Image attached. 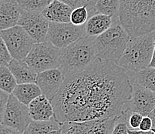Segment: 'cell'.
Here are the masks:
<instances>
[{
  "label": "cell",
  "instance_id": "1",
  "mask_svg": "<svg viewBox=\"0 0 155 134\" xmlns=\"http://www.w3.org/2000/svg\"><path fill=\"white\" fill-rule=\"evenodd\" d=\"M133 86L120 66L97 60L87 69L65 77L52 104L60 123L116 117L126 109Z\"/></svg>",
  "mask_w": 155,
  "mask_h": 134
},
{
  "label": "cell",
  "instance_id": "2",
  "mask_svg": "<svg viewBox=\"0 0 155 134\" xmlns=\"http://www.w3.org/2000/svg\"><path fill=\"white\" fill-rule=\"evenodd\" d=\"M119 19L130 36L155 32V0H120Z\"/></svg>",
  "mask_w": 155,
  "mask_h": 134
},
{
  "label": "cell",
  "instance_id": "3",
  "mask_svg": "<svg viewBox=\"0 0 155 134\" xmlns=\"http://www.w3.org/2000/svg\"><path fill=\"white\" fill-rule=\"evenodd\" d=\"M95 38L85 34L74 43L60 49V69L65 77L83 71L97 60Z\"/></svg>",
  "mask_w": 155,
  "mask_h": 134
},
{
  "label": "cell",
  "instance_id": "4",
  "mask_svg": "<svg viewBox=\"0 0 155 134\" xmlns=\"http://www.w3.org/2000/svg\"><path fill=\"white\" fill-rule=\"evenodd\" d=\"M130 38L120 19L115 20L107 30L95 38L97 59L117 65Z\"/></svg>",
  "mask_w": 155,
  "mask_h": 134
},
{
  "label": "cell",
  "instance_id": "5",
  "mask_svg": "<svg viewBox=\"0 0 155 134\" xmlns=\"http://www.w3.org/2000/svg\"><path fill=\"white\" fill-rule=\"evenodd\" d=\"M153 52V32L131 36L117 66L127 73H137L147 68Z\"/></svg>",
  "mask_w": 155,
  "mask_h": 134
},
{
  "label": "cell",
  "instance_id": "6",
  "mask_svg": "<svg viewBox=\"0 0 155 134\" xmlns=\"http://www.w3.org/2000/svg\"><path fill=\"white\" fill-rule=\"evenodd\" d=\"M60 49L45 41L36 43L24 61L36 73L60 68Z\"/></svg>",
  "mask_w": 155,
  "mask_h": 134
},
{
  "label": "cell",
  "instance_id": "7",
  "mask_svg": "<svg viewBox=\"0 0 155 134\" xmlns=\"http://www.w3.org/2000/svg\"><path fill=\"white\" fill-rule=\"evenodd\" d=\"M6 47L12 59L24 61L36 43L22 26H16L0 31Z\"/></svg>",
  "mask_w": 155,
  "mask_h": 134
},
{
  "label": "cell",
  "instance_id": "8",
  "mask_svg": "<svg viewBox=\"0 0 155 134\" xmlns=\"http://www.w3.org/2000/svg\"><path fill=\"white\" fill-rule=\"evenodd\" d=\"M85 26H76L72 22H50L46 41L62 49L85 35Z\"/></svg>",
  "mask_w": 155,
  "mask_h": 134
},
{
  "label": "cell",
  "instance_id": "9",
  "mask_svg": "<svg viewBox=\"0 0 155 134\" xmlns=\"http://www.w3.org/2000/svg\"><path fill=\"white\" fill-rule=\"evenodd\" d=\"M31 121L29 106L18 100L13 94H9L2 123L23 133Z\"/></svg>",
  "mask_w": 155,
  "mask_h": 134
},
{
  "label": "cell",
  "instance_id": "10",
  "mask_svg": "<svg viewBox=\"0 0 155 134\" xmlns=\"http://www.w3.org/2000/svg\"><path fill=\"white\" fill-rule=\"evenodd\" d=\"M18 25L22 26L36 43L45 42L49 30L50 21L41 12L22 9Z\"/></svg>",
  "mask_w": 155,
  "mask_h": 134
},
{
  "label": "cell",
  "instance_id": "11",
  "mask_svg": "<svg viewBox=\"0 0 155 134\" xmlns=\"http://www.w3.org/2000/svg\"><path fill=\"white\" fill-rule=\"evenodd\" d=\"M117 116L85 122H67L62 126L61 134H111Z\"/></svg>",
  "mask_w": 155,
  "mask_h": 134
},
{
  "label": "cell",
  "instance_id": "12",
  "mask_svg": "<svg viewBox=\"0 0 155 134\" xmlns=\"http://www.w3.org/2000/svg\"><path fill=\"white\" fill-rule=\"evenodd\" d=\"M131 98L127 107L130 112L148 116L155 107V92L138 84H134Z\"/></svg>",
  "mask_w": 155,
  "mask_h": 134
},
{
  "label": "cell",
  "instance_id": "13",
  "mask_svg": "<svg viewBox=\"0 0 155 134\" xmlns=\"http://www.w3.org/2000/svg\"><path fill=\"white\" fill-rule=\"evenodd\" d=\"M64 80V73L60 68H56L38 73L36 83L41 90L42 93L52 101Z\"/></svg>",
  "mask_w": 155,
  "mask_h": 134
},
{
  "label": "cell",
  "instance_id": "14",
  "mask_svg": "<svg viewBox=\"0 0 155 134\" xmlns=\"http://www.w3.org/2000/svg\"><path fill=\"white\" fill-rule=\"evenodd\" d=\"M22 8L17 0H3L0 2V31L18 25Z\"/></svg>",
  "mask_w": 155,
  "mask_h": 134
},
{
  "label": "cell",
  "instance_id": "15",
  "mask_svg": "<svg viewBox=\"0 0 155 134\" xmlns=\"http://www.w3.org/2000/svg\"><path fill=\"white\" fill-rule=\"evenodd\" d=\"M28 106L32 120L46 121L54 116L52 102L43 94L32 100Z\"/></svg>",
  "mask_w": 155,
  "mask_h": 134
},
{
  "label": "cell",
  "instance_id": "16",
  "mask_svg": "<svg viewBox=\"0 0 155 134\" xmlns=\"http://www.w3.org/2000/svg\"><path fill=\"white\" fill-rule=\"evenodd\" d=\"M73 9L60 0H53L43 10L45 17L53 22H71V13Z\"/></svg>",
  "mask_w": 155,
  "mask_h": 134
},
{
  "label": "cell",
  "instance_id": "17",
  "mask_svg": "<svg viewBox=\"0 0 155 134\" xmlns=\"http://www.w3.org/2000/svg\"><path fill=\"white\" fill-rule=\"evenodd\" d=\"M115 20L117 19H114L110 15L101 13L94 14L89 17L84 25L86 35L97 37L107 30Z\"/></svg>",
  "mask_w": 155,
  "mask_h": 134
},
{
  "label": "cell",
  "instance_id": "18",
  "mask_svg": "<svg viewBox=\"0 0 155 134\" xmlns=\"http://www.w3.org/2000/svg\"><path fill=\"white\" fill-rule=\"evenodd\" d=\"M8 67L15 77L17 84L36 83L37 73L32 70L25 61L12 59Z\"/></svg>",
  "mask_w": 155,
  "mask_h": 134
},
{
  "label": "cell",
  "instance_id": "19",
  "mask_svg": "<svg viewBox=\"0 0 155 134\" xmlns=\"http://www.w3.org/2000/svg\"><path fill=\"white\" fill-rule=\"evenodd\" d=\"M62 126L55 116L46 121L32 120L23 134H61Z\"/></svg>",
  "mask_w": 155,
  "mask_h": 134
},
{
  "label": "cell",
  "instance_id": "20",
  "mask_svg": "<svg viewBox=\"0 0 155 134\" xmlns=\"http://www.w3.org/2000/svg\"><path fill=\"white\" fill-rule=\"evenodd\" d=\"M12 94L25 105H29L36 97L42 95V91L36 83L17 84Z\"/></svg>",
  "mask_w": 155,
  "mask_h": 134
},
{
  "label": "cell",
  "instance_id": "21",
  "mask_svg": "<svg viewBox=\"0 0 155 134\" xmlns=\"http://www.w3.org/2000/svg\"><path fill=\"white\" fill-rule=\"evenodd\" d=\"M131 83L138 84L155 92V68L147 67L137 73H128Z\"/></svg>",
  "mask_w": 155,
  "mask_h": 134
},
{
  "label": "cell",
  "instance_id": "22",
  "mask_svg": "<svg viewBox=\"0 0 155 134\" xmlns=\"http://www.w3.org/2000/svg\"><path fill=\"white\" fill-rule=\"evenodd\" d=\"M120 5V0H97L94 6L93 15L101 13L110 15L114 19H118Z\"/></svg>",
  "mask_w": 155,
  "mask_h": 134
},
{
  "label": "cell",
  "instance_id": "23",
  "mask_svg": "<svg viewBox=\"0 0 155 134\" xmlns=\"http://www.w3.org/2000/svg\"><path fill=\"white\" fill-rule=\"evenodd\" d=\"M17 82L8 66H0V90L11 94Z\"/></svg>",
  "mask_w": 155,
  "mask_h": 134
},
{
  "label": "cell",
  "instance_id": "24",
  "mask_svg": "<svg viewBox=\"0 0 155 134\" xmlns=\"http://www.w3.org/2000/svg\"><path fill=\"white\" fill-rule=\"evenodd\" d=\"M22 9L36 12H43L53 0H17Z\"/></svg>",
  "mask_w": 155,
  "mask_h": 134
},
{
  "label": "cell",
  "instance_id": "25",
  "mask_svg": "<svg viewBox=\"0 0 155 134\" xmlns=\"http://www.w3.org/2000/svg\"><path fill=\"white\" fill-rule=\"evenodd\" d=\"M89 17H90V14L87 8L84 5H81L73 9L70 22L76 26H83L85 25Z\"/></svg>",
  "mask_w": 155,
  "mask_h": 134
},
{
  "label": "cell",
  "instance_id": "26",
  "mask_svg": "<svg viewBox=\"0 0 155 134\" xmlns=\"http://www.w3.org/2000/svg\"><path fill=\"white\" fill-rule=\"evenodd\" d=\"M12 59V58L7 49L6 45L0 35V66H8Z\"/></svg>",
  "mask_w": 155,
  "mask_h": 134
},
{
  "label": "cell",
  "instance_id": "27",
  "mask_svg": "<svg viewBox=\"0 0 155 134\" xmlns=\"http://www.w3.org/2000/svg\"><path fill=\"white\" fill-rule=\"evenodd\" d=\"M143 116L139 113L131 112L127 120V125L130 129H138L140 128V123Z\"/></svg>",
  "mask_w": 155,
  "mask_h": 134
},
{
  "label": "cell",
  "instance_id": "28",
  "mask_svg": "<svg viewBox=\"0 0 155 134\" xmlns=\"http://www.w3.org/2000/svg\"><path fill=\"white\" fill-rule=\"evenodd\" d=\"M9 94L0 90V124H2Z\"/></svg>",
  "mask_w": 155,
  "mask_h": 134
},
{
  "label": "cell",
  "instance_id": "29",
  "mask_svg": "<svg viewBox=\"0 0 155 134\" xmlns=\"http://www.w3.org/2000/svg\"><path fill=\"white\" fill-rule=\"evenodd\" d=\"M153 128V123H152L151 119L149 116H145L143 117L141 123H140V128L139 129L141 130H150Z\"/></svg>",
  "mask_w": 155,
  "mask_h": 134
},
{
  "label": "cell",
  "instance_id": "30",
  "mask_svg": "<svg viewBox=\"0 0 155 134\" xmlns=\"http://www.w3.org/2000/svg\"><path fill=\"white\" fill-rule=\"evenodd\" d=\"M0 134H23L20 131L14 128L10 127L9 126L0 124Z\"/></svg>",
  "mask_w": 155,
  "mask_h": 134
},
{
  "label": "cell",
  "instance_id": "31",
  "mask_svg": "<svg viewBox=\"0 0 155 134\" xmlns=\"http://www.w3.org/2000/svg\"><path fill=\"white\" fill-rule=\"evenodd\" d=\"M97 2V0H82L83 5H84V6H86L87 8L89 14H90V16H91L93 15L94 6H95Z\"/></svg>",
  "mask_w": 155,
  "mask_h": 134
},
{
  "label": "cell",
  "instance_id": "32",
  "mask_svg": "<svg viewBox=\"0 0 155 134\" xmlns=\"http://www.w3.org/2000/svg\"><path fill=\"white\" fill-rule=\"evenodd\" d=\"M61 2H64L69 6H70L73 9H76L77 7H80L83 5L82 0H60Z\"/></svg>",
  "mask_w": 155,
  "mask_h": 134
},
{
  "label": "cell",
  "instance_id": "33",
  "mask_svg": "<svg viewBox=\"0 0 155 134\" xmlns=\"http://www.w3.org/2000/svg\"><path fill=\"white\" fill-rule=\"evenodd\" d=\"M128 133L129 134H154L153 131L152 129L150 130H141V129H130L128 130Z\"/></svg>",
  "mask_w": 155,
  "mask_h": 134
},
{
  "label": "cell",
  "instance_id": "34",
  "mask_svg": "<svg viewBox=\"0 0 155 134\" xmlns=\"http://www.w3.org/2000/svg\"><path fill=\"white\" fill-rule=\"evenodd\" d=\"M149 67H153L155 68V32H153V56H152L151 61H150Z\"/></svg>",
  "mask_w": 155,
  "mask_h": 134
},
{
  "label": "cell",
  "instance_id": "35",
  "mask_svg": "<svg viewBox=\"0 0 155 134\" xmlns=\"http://www.w3.org/2000/svg\"><path fill=\"white\" fill-rule=\"evenodd\" d=\"M149 116L151 119L152 123H153V128H155V107L153 109V110L149 113Z\"/></svg>",
  "mask_w": 155,
  "mask_h": 134
},
{
  "label": "cell",
  "instance_id": "36",
  "mask_svg": "<svg viewBox=\"0 0 155 134\" xmlns=\"http://www.w3.org/2000/svg\"><path fill=\"white\" fill-rule=\"evenodd\" d=\"M152 130L153 131V133L155 134V128H152Z\"/></svg>",
  "mask_w": 155,
  "mask_h": 134
},
{
  "label": "cell",
  "instance_id": "37",
  "mask_svg": "<svg viewBox=\"0 0 155 134\" xmlns=\"http://www.w3.org/2000/svg\"><path fill=\"white\" fill-rule=\"evenodd\" d=\"M1 1H3V0H0V2H1Z\"/></svg>",
  "mask_w": 155,
  "mask_h": 134
}]
</instances>
